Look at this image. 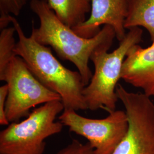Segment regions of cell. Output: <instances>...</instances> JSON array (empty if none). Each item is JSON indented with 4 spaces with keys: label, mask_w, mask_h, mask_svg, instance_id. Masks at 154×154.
Returning <instances> with one entry per match:
<instances>
[{
    "label": "cell",
    "mask_w": 154,
    "mask_h": 154,
    "mask_svg": "<svg viewBox=\"0 0 154 154\" xmlns=\"http://www.w3.org/2000/svg\"><path fill=\"white\" fill-rule=\"evenodd\" d=\"M0 80L6 82L8 86L5 112L10 123L28 116L30 110L36 106L61 100L58 94L39 81L19 56L11 60L0 74Z\"/></svg>",
    "instance_id": "obj_5"
},
{
    "label": "cell",
    "mask_w": 154,
    "mask_h": 154,
    "mask_svg": "<svg viewBox=\"0 0 154 154\" xmlns=\"http://www.w3.org/2000/svg\"><path fill=\"white\" fill-rule=\"evenodd\" d=\"M8 95V86L6 83L0 87V125L2 126H8L10 123L6 116V103Z\"/></svg>",
    "instance_id": "obj_15"
},
{
    "label": "cell",
    "mask_w": 154,
    "mask_h": 154,
    "mask_svg": "<svg viewBox=\"0 0 154 154\" xmlns=\"http://www.w3.org/2000/svg\"><path fill=\"white\" fill-rule=\"evenodd\" d=\"M55 154H96L95 150L88 144H83L77 139L70 143Z\"/></svg>",
    "instance_id": "obj_14"
},
{
    "label": "cell",
    "mask_w": 154,
    "mask_h": 154,
    "mask_svg": "<svg viewBox=\"0 0 154 154\" xmlns=\"http://www.w3.org/2000/svg\"><path fill=\"white\" fill-rule=\"evenodd\" d=\"M127 0H91L90 16L82 23L72 29L77 35L91 38L100 31L102 25L114 29L121 42L126 35L125 23L127 14Z\"/></svg>",
    "instance_id": "obj_8"
},
{
    "label": "cell",
    "mask_w": 154,
    "mask_h": 154,
    "mask_svg": "<svg viewBox=\"0 0 154 154\" xmlns=\"http://www.w3.org/2000/svg\"><path fill=\"white\" fill-rule=\"evenodd\" d=\"M9 23L18 37L14 53L22 58L35 77L60 96L65 110H88L83 93L86 85L80 73L63 66L53 54L50 47L39 44L31 36L26 37L14 17L0 19L1 28L7 27Z\"/></svg>",
    "instance_id": "obj_2"
},
{
    "label": "cell",
    "mask_w": 154,
    "mask_h": 154,
    "mask_svg": "<svg viewBox=\"0 0 154 154\" xmlns=\"http://www.w3.org/2000/svg\"><path fill=\"white\" fill-rule=\"evenodd\" d=\"M30 8L39 20V28L33 27L30 36L39 44L51 48L63 60L72 62L86 86L88 85L93 75L88 65L90 57L98 50L110 49L116 38L114 29L105 25L95 37L83 38L61 22L48 0H31Z\"/></svg>",
    "instance_id": "obj_1"
},
{
    "label": "cell",
    "mask_w": 154,
    "mask_h": 154,
    "mask_svg": "<svg viewBox=\"0 0 154 154\" xmlns=\"http://www.w3.org/2000/svg\"><path fill=\"white\" fill-rule=\"evenodd\" d=\"M143 30L130 29L119 46L111 53L106 49L95 51L90 57L94 72L88 85L83 90V96L88 110L103 109L111 113L116 110L119 100L116 93L118 81L121 79L122 66L129 50L142 40Z\"/></svg>",
    "instance_id": "obj_3"
},
{
    "label": "cell",
    "mask_w": 154,
    "mask_h": 154,
    "mask_svg": "<svg viewBox=\"0 0 154 154\" xmlns=\"http://www.w3.org/2000/svg\"><path fill=\"white\" fill-rule=\"evenodd\" d=\"M125 28H145L154 42V0H127Z\"/></svg>",
    "instance_id": "obj_11"
},
{
    "label": "cell",
    "mask_w": 154,
    "mask_h": 154,
    "mask_svg": "<svg viewBox=\"0 0 154 154\" xmlns=\"http://www.w3.org/2000/svg\"><path fill=\"white\" fill-rule=\"evenodd\" d=\"M30 0H0V19L11 14L18 16ZM31 1V0H30Z\"/></svg>",
    "instance_id": "obj_13"
},
{
    "label": "cell",
    "mask_w": 154,
    "mask_h": 154,
    "mask_svg": "<svg viewBox=\"0 0 154 154\" xmlns=\"http://www.w3.org/2000/svg\"><path fill=\"white\" fill-rule=\"evenodd\" d=\"M121 79L149 97H154V42L143 48L135 45L123 62Z\"/></svg>",
    "instance_id": "obj_9"
},
{
    "label": "cell",
    "mask_w": 154,
    "mask_h": 154,
    "mask_svg": "<svg viewBox=\"0 0 154 154\" xmlns=\"http://www.w3.org/2000/svg\"><path fill=\"white\" fill-rule=\"evenodd\" d=\"M64 106L61 100L46 103L34 109L21 122H13L0 132V154H43L45 140L62 131L55 121Z\"/></svg>",
    "instance_id": "obj_4"
},
{
    "label": "cell",
    "mask_w": 154,
    "mask_h": 154,
    "mask_svg": "<svg viewBox=\"0 0 154 154\" xmlns=\"http://www.w3.org/2000/svg\"><path fill=\"white\" fill-rule=\"evenodd\" d=\"M58 119L70 132L86 138L96 154H112L128 127L126 112L122 110H115L103 119H91L65 109Z\"/></svg>",
    "instance_id": "obj_7"
},
{
    "label": "cell",
    "mask_w": 154,
    "mask_h": 154,
    "mask_svg": "<svg viewBox=\"0 0 154 154\" xmlns=\"http://www.w3.org/2000/svg\"><path fill=\"white\" fill-rule=\"evenodd\" d=\"M50 9L61 22L73 29L86 21L91 0H48Z\"/></svg>",
    "instance_id": "obj_10"
},
{
    "label": "cell",
    "mask_w": 154,
    "mask_h": 154,
    "mask_svg": "<svg viewBox=\"0 0 154 154\" xmlns=\"http://www.w3.org/2000/svg\"><path fill=\"white\" fill-rule=\"evenodd\" d=\"M116 93L128 123L125 137L112 154H154V103L143 93H133L118 84Z\"/></svg>",
    "instance_id": "obj_6"
},
{
    "label": "cell",
    "mask_w": 154,
    "mask_h": 154,
    "mask_svg": "<svg viewBox=\"0 0 154 154\" xmlns=\"http://www.w3.org/2000/svg\"><path fill=\"white\" fill-rule=\"evenodd\" d=\"M16 29L6 27L1 30L0 33V74H2L11 60L16 56L14 49L17 42L14 34Z\"/></svg>",
    "instance_id": "obj_12"
}]
</instances>
